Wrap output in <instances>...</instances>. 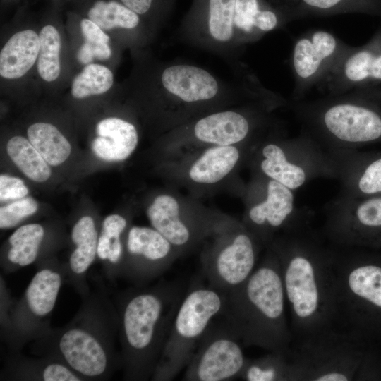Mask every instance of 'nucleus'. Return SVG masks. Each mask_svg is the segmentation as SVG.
Segmentation results:
<instances>
[{
	"instance_id": "f257e3e1",
	"label": "nucleus",
	"mask_w": 381,
	"mask_h": 381,
	"mask_svg": "<svg viewBox=\"0 0 381 381\" xmlns=\"http://www.w3.org/2000/svg\"><path fill=\"white\" fill-rule=\"evenodd\" d=\"M268 246L279 261L293 341L335 328L333 249L308 228L281 235Z\"/></svg>"
},
{
	"instance_id": "f03ea898",
	"label": "nucleus",
	"mask_w": 381,
	"mask_h": 381,
	"mask_svg": "<svg viewBox=\"0 0 381 381\" xmlns=\"http://www.w3.org/2000/svg\"><path fill=\"white\" fill-rule=\"evenodd\" d=\"M226 294L222 315L243 345L289 353L293 334L279 261L270 246L248 278Z\"/></svg>"
},
{
	"instance_id": "7ed1b4c3",
	"label": "nucleus",
	"mask_w": 381,
	"mask_h": 381,
	"mask_svg": "<svg viewBox=\"0 0 381 381\" xmlns=\"http://www.w3.org/2000/svg\"><path fill=\"white\" fill-rule=\"evenodd\" d=\"M186 291L171 282L130 289L121 297L116 310L125 380L152 379Z\"/></svg>"
},
{
	"instance_id": "20e7f679",
	"label": "nucleus",
	"mask_w": 381,
	"mask_h": 381,
	"mask_svg": "<svg viewBox=\"0 0 381 381\" xmlns=\"http://www.w3.org/2000/svg\"><path fill=\"white\" fill-rule=\"evenodd\" d=\"M116 333L117 310L104 294H97L86 296L67 325L38 339L47 357L64 363L83 380H103L121 366L115 349Z\"/></svg>"
},
{
	"instance_id": "39448f33",
	"label": "nucleus",
	"mask_w": 381,
	"mask_h": 381,
	"mask_svg": "<svg viewBox=\"0 0 381 381\" xmlns=\"http://www.w3.org/2000/svg\"><path fill=\"white\" fill-rule=\"evenodd\" d=\"M291 107L316 141L338 148L381 142V89L295 101Z\"/></svg>"
},
{
	"instance_id": "423d86ee",
	"label": "nucleus",
	"mask_w": 381,
	"mask_h": 381,
	"mask_svg": "<svg viewBox=\"0 0 381 381\" xmlns=\"http://www.w3.org/2000/svg\"><path fill=\"white\" fill-rule=\"evenodd\" d=\"M333 249L336 328L368 342L381 338V253Z\"/></svg>"
},
{
	"instance_id": "0eeeda50",
	"label": "nucleus",
	"mask_w": 381,
	"mask_h": 381,
	"mask_svg": "<svg viewBox=\"0 0 381 381\" xmlns=\"http://www.w3.org/2000/svg\"><path fill=\"white\" fill-rule=\"evenodd\" d=\"M372 343L332 328L291 344L293 381H351Z\"/></svg>"
},
{
	"instance_id": "6e6552de",
	"label": "nucleus",
	"mask_w": 381,
	"mask_h": 381,
	"mask_svg": "<svg viewBox=\"0 0 381 381\" xmlns=\"http://www.w3.org/2000/svg\"><path fill=\"white\" fill-rule=\"evenodd\" d=\"M226 296L209 285H194L186 291L152 380H172L186 368L213 319L222 315Z\"/></svg>"
},
{
	"instance_id": "1a4fd4ad",
	"label": "nucleus",
	"mask_w": 381,
	"mask_h": 381,
	"mask_svg": "<svg viewBox=\"0 0 381 381\" xmlns=\"http://www.w3.org/2000/svg\"><path fill=\"white\" fill-rule=\"evenodd\" d=\"M286 104L280 96L215 111L173 129L172 140L210 146L240 145L265 127L272 110Z\"/></svg>"
},
{
	"instance_id": "9d476101",
	"label": "nucleus",
	"mask_w": 381,
	"mask_h": 381,
	"mask_svg": "<svg viewBox=\"0 0 381 381\" xmlns=\"http://www.w3.org/2000/svg\"><path fill=\"white\" fill-rule=\"evenodd\" d=\"M212 237L201 255L202 272L209 286L227 293L251 274L264 246L243 223L229 222Z\"/></svg>"
},
{
	"instance_id": "9b49d317",
	"label": "nucleus",
	"mask_w": 381,
	"mask_h": 381,
	"mask_svg": "<svg viewBox=\"0 0 381 381\" xmlns=\"http://www.w3.org/2000/svg\"><path fill=\"white\" fill-rule=\"evenodd\" d=\"M260 150L262 174L292 190L318 174L335 172L333 160L320 152L318 142L307 131L296 138L268 140Z\"/></svg>"
},
{
	"instance_id": "f8f14e48",
	"label": "nucleus",
	"mask_w": 381,
	"mask_h": 381,
	"mask_svg": "<svg viewBox=\"0 0 381 381\" xmlns=\"http://www.w3.org/2000/svg\"><path fill=\"white\" fill-rule=\"evenodd\" d=\"M236 0H193L177 30L183 43L226 59L241 52L236 40Z\"/></svg>"
},
{
	"instance_id": "ddd939ff",
	"label": "nucleus",
	"mask_w": 381,
	"mask_h": 381,
	"mask_svg": "<svg viewBox=\"0 0 381 381\" xmlns=\"http://www.w3.org/2000/svg\"><path fill=\"white\" fill-rule=\"evenodd\" d=\"M324 234L337 247L381 248V195H344L329 209Z\"/></svg>"
},
{
	"instance_id": "4468645a",
	"label": "nucleus",
	"mask_w": 381,
	"mask_h": 381,
	"mask_svg": "<svg viewBox=\"0 0 381 381\" xmlns=\"http://www.w3.org/2000/svg\"><path fill=\"white\" fill-rule=\"evenodd\" d=\"M241 340L225 320L209 325L186 367L183 380L226 381L238 377L247 358Z\"/></svg>"
},
{
	"instance_id": "2eb2a0df",
	"label": "nucleus",
	"mask_w": 381,
	"mask_h": 381,
	"mask_svg": "<svg viewBox=\"0 0 381 381\" xmlns=\"http://www.w3.org/2000/svg\"><path fill=\"white\" fill-rule=\"evenodd\" d=\"M350 47L332 32L321 29L297 37L290 57L294 99L298 101L314 86L322 85Z\"/></svg>"
},
{
	"instance_id": "dca6fc26",
	"label": "nucleus",
	"mask_w": 381,
	"mask_h": 381,
	"mask_svg": "<svg viewBox=\"0 0 381 381\" xmlns=\"http://www.w3.org/2000/svg\"><path fill=\"white\" fill-rule=\"evenodd\" d=\"M62 282V270L47 266L35 273L9 318L11 336L16 341L38 339L49 330L48 320Z\"/></svg>"
},
{
	"instance_id": "f3484780",
	"label": "nucleus",
	"mask_w": 381,
	"mask_h": 381,
	"mask_svg": "<svg viewBox=\"0 0 381 381\" xmlns=\"http://www.w3.org/2000/svg\"><path fill=\"white\" fill-rule=\"evenodd\" d=\"M266 179L264 196L248 207L243 224L267 248L277 237L307 227L296 212L293 190Z\"/></svg>"
},
{
	"instance_id": "a211bd4d",
	"label": "nucleus",
	"mask_w": 381,
	"mask_h": 381,
	"mask_svg": "<svg viewBox=\"0 0 381 381\" xmlns=\"http://www.w3.org/2000/svg\"><path fill=\"white\" fill-rule=\"evenodd\" d=\"M179 256L153 227L133 226L126 238L121 275L142 286L166 272Z\"/></svg>"
},
{
	"instance_id": "6ab92c4d",
	"label": "nucleus",
	"mask_w": 381,
	"mask_h": 381,
	"mask_svg": "<svg viewBox=\"0 0 381 381\" xmlns=\"http://www.w3.org/2000/svg\"><path fill=\"white\" fill-rule=\"evenodd\" d=\"M322 85L332 96L381 89V28L367 43L351 46Z\"/></svg>"
},
{
	"instance_id": "aec40b11",
	"label": "nucleus",
	"mask_w": 381,
	"mask_h": 381,
	"mask_svg": "<svg viewBox=\"0 0 381 381\" xmlns=\"http://www.w3.org/2000/svg\"><path fill=\"white\" fill-rule=\"evenodd\" d=\"M152 227L164 236L176 249L179 256L193 250L219 228L218 221L194 218L183 214L178 200L169 194L155 198L147 209Z\"/></svg>"
},
{
	"instance_id": "412c9836",
	"label": "nucleus",
	"mask_w": 381,
	"mask_h": 381,
	"mask_svg": "<svg viewBox=\"0 0 381 381\" xmlns=\"http://www.w3.org/2000/svg\"><path fill=\"white\" fill-rule=\"evenodd\" d=\"M97 136L91 149L99 159L106 162H121L128 159L138 143V133L131 122L118 117L101 120L96 126Z\"/></svg>"
},
{
	"instance_id": "4be33fe9",
	"label": "nucleus",
	"mask_w": 381,
	"mask_h": 381,
	"mask_svg": "<svg viewBox=\"0 0 381 381\" xmlns=\"http://www.w3.org/2000/svg\"><path fill=\"white\" fill-rule=\"evenodd\" d=\"M346 190L344 195H381V152H357L350 155V165L334 164Z\"/></svg>"
},
{
	"instance_id": "5701e85b",
	"label": "nucleus",
	"mask_w": 381,
	"mask_h": 381,
	"mask_svg": "<svg viewBox=\"0 0 381 381\" xmlns=\"http://www.w3.org/2000/svg\"><path fill=\"white\" fill-rule=\"evenodd\" d=\"M234 25L237 43L242 49L282 28L284 21L276 10L262 6L260 0H236Z\"/></svg>"
},
{
	"instance_id": "b1692460",
	"label": "nucleus",
	"mask_w": 381,
	"mask_h": 381,
	"mask_svg": "<svg viewBox=\"0 0 381 381\" xmlns=\"http://www.w3.org/2000/svg\"><path fill=\"white\" fill-rule=\"evenodd\" d=\"M98 237L95 221L89 215L80 217L71 229V238L74 248L68 259L66 272L71 282L83 295L86 292V274L97 256Z\"/></svg>"
},
{
	"instance_id": "393cba45",
	"label": "nucleus",
	"mask_w": 381,
	"mask_h": 381,
	"mask_svg": "<svg viewBox=\"0 0 381 381\" xmlns=\"http://www.w3.org/2000/svg\"><path fill=\"white\" fill-rule=\"evenodd\" d=\"M241 157L238 145L209 146L190 164L188 176L197 184H214L227 176Z\"/></svg>"
},
{
	"instance_id": "a878e982",
	"label": "nucleus",
	"mask_w": 381,
	"mask_h": 381,
	"mask_svg": "<svg viewBox=\"0 0 381 381\" xmlns=\"http://www.w3.org/2000/svg\"><path fill=\"white\" fill-rule=\"evenodd\" d=\"M40 37L32 30L14 34L0 53V75L16 79L25 75L34 65L39 54Z\"/></svg>"
},
{
	"instance_id": "bb28decb",
	"label": "nucleus",
	"mask_w": 381,
	"mask_h": 381,
	"mask_svg": "<svg viewBox=\"0 0 381 381\" xmlns=\"http://www.w3.org/2000/svg\"><path fill=\"white\" fill-rule=\"evenodd\" d=\"M42 225L30 223L19 226L8 239V248L6 254V271H13L35 262L44 238Z\"/></svg>"
},
{
	"instance_id": "cd10ccee",
	"label": "nucleus",
	"mask_w": 381,
	"mask_h": 381,
	"mask_svg": "<svg viewBox=\"0 0 381 381\" xmlns=\"http://www.w3.org/2000/svg\"><path fill=\"white\" fill-rule=\"evenodd\" d=\"M127 220L118 214L106 217L98 237L97 256L109 266L111 277L121 275L124 254L122 234L127 227Z\"/></svg>"
},
{
	"instance_id": "c85d7f7f",
	"label": "nucleus",
	"mask_w": 381,
	"mask_h": 381,
	"mask_svg": "<svg viewBox=\"0 0 381 381\" xmlns=\"http://www.w3.org/2000/svg\"><path fill=\"white\" fill-rule=\"evenodd\" d=\"M28 139L51 167L64 163L71 153L66 138L54 125L37 122L27 130Z\"/></svg>"
},
{
	"instance_id": "c756f323",
	"label": "nucleus",
	"mask_w": 381,
	"mask_h": 381,
	"mask_svg": "<svg viewBox=\"0 0 381 381\" xmlns=\"http://www.w3.org/2000/svg\"><path fill=\"white\" fill-rule=\"evenodd\" d=\"M6 152L13 164L30 180L44 183L52 175L50 165L28 139L16 135L8 140Z\"/></svg>"
},
{
	"instance_id": "7c9ffc66",
	"label": "nucleus",
	"mask_w": 381,
	"mask_h": 381,
	"mask_svg": "<svg viewBox=\"0 0 381 381\" xmlns=\"http://www.w3.org/2000/svg\"><path fill=\"white\" fill-rule=\"evenodd\" d=\"M240 378L246 381H293L289 354L269 352L257 358H247Z\"/></svg>"
},
{
	"instance_id": "2f4dec72",
	"label": "nucleus",
	"mask_w": 381,
	"mask_h": 381,
	"mask_svg": "<svg viewBox=\"0 0 381 381\" xmlns=\"http://www.w3.org/2000/svg\"><path fill=\"white\" fill-rule=\"evenodd\" d=\"M89 19L102 30L115 28L133 30L140 24V16L116 1H97L88 11Z\"/></svg>"
},
{
	"instance_id": "473e14b6",
	"label": "nucleus",
	"mask_w": 381,
	"mask_h": 381,
	"mask_svg": "<svg viewBox=\"0 0 381 381\" xmlns=\"http://www.w3.org/2000/svg\"><path fill=\"white\" fill-rule=\"evenodd\" d=\"M18 361L16 377L42 381H81L75 372L64 363L49 357L38 361Z\"/></svg>"
},
{
	"instance_id": "72a5a7b5",
	"label": "nucleus",
	"mask_w": 381,
	"mask_h": 381,
	"mask_svg": "<svg viewBox=\"0 0 381 381\" xmlns=\"http://www.w3.org/2000/svg\"><path fill=\"white\" fill-rule=\"evenodd\" d=\"M39 37L38 73L43 80L51 82L60 74L61 37L57 30L50 25L41 30Z\"/></svg>"
},
{
	"instance_id": "f704fd0d",
	"label": "nucleus",
	"mask_w": 381,
	"mask_h": 381,
	"mask_svg": "<svg viewBox=\"0 0 381 381\" xmlns=\"http://www.w3.org/2000/svg\"><path fill=\"white\" fill-rule=\"evenodd\" d=\"M114 76L106 66L99 64H87L74 78L71 94L77 99L107 92L112 86Z\"/></svg>"
},
{
	"instance_id": "c9c22d12",
	"label": "nucleus",
	"mask_w": 381,
	"mask_h": 381,
	"mask_svg": "<svg viewBox=\"0 0 381 381\" xmlns=\"http://www.w3.org/2000/svg\"><path fill=\"white\" fill-rule=\"evenodd\" d=\"M38 210V203L32 197L13 200L0 208V228L8 229L16 226Z\"/></svg>"
},
{
	"instance_id": "e433bc0d",
	"label": "nucleus",
	"mask_w": 381,
	"mask_h": 381,
	"mask_svg": "<svg viewBox=\"0 0 381 381\" xmlns=\"http://www.w3.org/2000/svg\"><path fill=\"white\" fill-rule=\"evenodd\" d=\"M29 190L20 179L1 174L0 176L1 202L16 200L28 195Z\"/></svg>"
},
{
	"instance_id": "4c0bfd02",
	"label": "nucleus",
	"mask_w": 381,
	"mask_h": 381,
	"mask_svg": "<svg viewBox=\"0 0 381 381\" xmlns=\"http://www.w3.org/2000/svg\"><path fill=\"white\" fill-rule=\"evenodd\" d=\"M121 1L140 16L154 14L159 20H165L158 0H121Z\"/></svg>"
},
{
	"instance_id": "58836bf2",
	"label": "nucleus",
	"mask_w": 381,
	"mask_h": 381,
	"mask_svg": "<svg viewBox=\"0 0 381 381\" xmlns=\"http://www.w3.org/2000/svg\"><path fill=\"white\" fill-rule=\"evenodd\" d=\"M80 29L85 42L92 45L109 43V37L96 23L84 18L80 22Z\"/></svg>"
},
{
	"instance_id": "ea45409f",
	"label": "nucleus",
	"mask_w": 381,
	"mask_h": 381,
	"mask_svg": "<svg viewBox=\"0 0 381 381\" xmlns=\"http://www.w3.org/2000/svg\"><path fill=\"white\" fill-rule=\"evenodd\" d=\"M310 8L328 11L338 8L341 4H344L346 0H302Z\"/></svg>"
},
{
	"instance_id": "a19ab883",
	"label": "nucleus",
	"mask_w": 381,
	"mask_h": 381,
	"mask_svg": "<svg viewBox=\"0 0 381 381\" xmlns=\"http://www.w3.org/2000/svg\"><path fill=\"white\" fill-rule=\"evenodd\" d=\"M94 58L90 46L85 42L78 52L77 59L82 64H89Z\"/></svg>"
}]
</instances>
